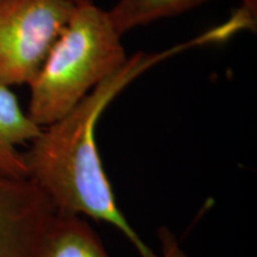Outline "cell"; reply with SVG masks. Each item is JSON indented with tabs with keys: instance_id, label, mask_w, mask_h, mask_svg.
<instances>
[{
	"instance_id": "obj_9",
	"label": "cell",
	"mask_w": 257,
	"mask_h": 257,
	"mask_svg": "<svg viewBox=\"0 0 257 257\" xmlns=\"http://www.w3.org/2000/svg\"><path fill=\"white\" fill-rule=\"evenodd\" d=\"M75 5H81V4H88V3H93V0H70Z\"/></svg>"
},
{
	"instance_id": "obj_4",
	"label": "cell",
	"mask_w": 257,
	"mask_h": 257,
	"mask_svg": "<svg viewBox=\"0 0 257 257\" xmlns=\"http://www.w3.org/2000/svg\"><path fill=\"white\" fill-rule=\"evenodd\" d=\"M55 214L30 179L0 175V257H34Z\"/></svg>"
},
{
	"instance_id": "obj_5",
	"label": "cell",
	"mask_w": 257,
	"mask_h": 257,
	"mask_svg": "<svg viewBox=\"0 0 257 257\" xmlns=\"http://www.w3.org/2000/svg\"><path fill=\"white\" fill-rule=\"evenodd\" d=\"M42 127L19 105L8 86L0 85V175L28 178L24 153L21 147L41 134Z\"/></svg>"
},
{
	"instance_id": "obj_8",
	"label": "cell",
	"mask_w": 257,
	"mask_h": 257,
	"mask_svg": "<svg viewBox=\"0 0 257 257\" xmlns=\"http://www.w3.org/2000/svg\"><path fill=\"white\" fill-rule=\"evenodd\" d=\"M157 234L160 242V253H157L156 257H188L174 233L168 227H160Z\"/></svg>"
},
{
	"instance_id": "obj_1",
	"label": "cell",
	"mask_w": 257,
	"mask_h": 257,
	"mask_svg": "<svg viewBox=\"0 0 257 257\" xmlns=\"http://www.w3.org/2000/svg\"><path fill=\"white\" fill-rule=\"evenodd\" d=\"M206 43H211L207 32L161 53L136 54L68 113L42 127L24 153L25 165L28 179L43 192L56 213L104 221L119 231L141 257L157 256L118 206L96 146V124L119 93L150 67L187 48Z\"/></svg>"
},
{
	"instance_id": "obj_3",
	"label": "cell",
	"mask_w": 257,
	"mask_h": 257,
	"mask_svg": "<svg viewBox=\"0 0 257 257\" xmlns=\"http://www.w3.org/2000/svg\"><path fill=\"white\" fill-rule=\"evenodd\" d=\"M75 4L70 0H0V85H29Z\"/></svg>"
},
{
	"instance_id": "obj_7",
	"label": "cell",
	"mask_w": 257,
	"mask_h": 257,
	"mask_svg": "<svg viewBox=\"0 0 257 257\" xmlns=\"http://www.w3.org/2000/svg\"><path fill=\"white\" fill-rule=\"evenodd\" d=\"M207 0H119L108 11L120 35L157 19L172 17L204 4Z\"/></svg>"
},
{
	"instance_id": "obj_6",
	"label": "cell",
	"mask_w": 257,
	"mask_h": 257,
	"mask_svg": "<svg viewBox=\"0 0 257 257\" xmlns=\"http://www.w3.org/2000/svg\"><path fill=\"white\" fill-rule=\"evenodd\" d=\"M34 257H110L85 218L56 213Z\"/></svg>"
},
{
	"instance_id": "obj_2",
	"label": "cell",
	"mask_w": 257,
	"mask_h": 257,
	"mask_svg": "<svg viewBox=\"0 0 257 257\" xmlns=\"http://www.w3.org/2000/svg\"><path fill=\"white\" fill-rule=\"evenodd\" d=\"M108 11L76 5L40 72L29 83L28 114L41 127L59 120L128 60Z\"/></svg>"
}]
</instances>
